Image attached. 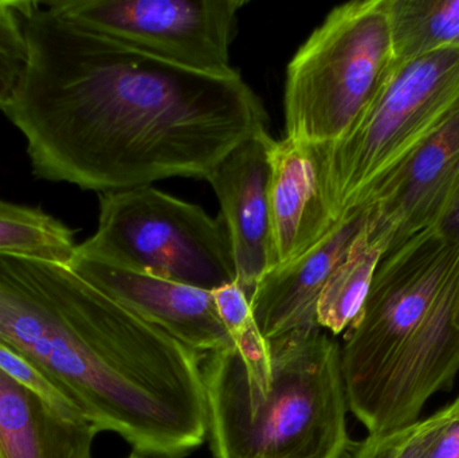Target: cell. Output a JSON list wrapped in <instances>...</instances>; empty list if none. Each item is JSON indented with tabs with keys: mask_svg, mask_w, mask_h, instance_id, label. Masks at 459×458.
Instances as JSON below:
<instances>
[{
	"mask_svg": "<svg viewBox=\"0 0 459 458\" xmlns=\"http://www.w3.org/2000/svg\"><path fill=\"white\" fill-rule=\"evenodd\" d=\"M26 30L29 64L3 112L26 139L38 179L100 194L206 180L232 148L267 129L264 104L238 72L161 61L48 3Z\"/></svg>",
	"mask_w": 459,
	"mask_h": 458,
	"instance_id": "cell-1",
	"label": "cell"
},
{
	"mask_svg": "<svg viewBox=\"0 0 459 458\" xmlns=\"http://www.w3.org/2000/svg\"><path fill=\"white\" fill-rule=\"evenodd\" d=\"M0 341L137 454L185 458L206 441L201 354L69 265L0 253Z\"/></svg>",
	"mask_w": 459,
	"mask_h": 458,
	"instance_id": "cell-2",
	"label": "cell"
},
{
	"mask_svg": "<svg viewBox=\"0 0 459 458\" xmlns=\"http://www.w3.org/2000/svg\"><path fill=\"white\" fill-rule=\"evenodd\" d=\"M347 331L340 355L353 416L368 435L420 421L459 373V245L431 229L385 253Z\"/></svg>",
	"mask_w": 459,
	"mask_h": 458,
	"instance_id": "cell-3",
	"label": "cell"
},
{
	"mask_svg": "<svg viewBox=\"0 0 459 458\" xmlns=\"http://www.w3.org/2000/svg\"><path fill=\"white\" fill-rule=\"evenodd\" d=\"M267 392L235 347L202 362L214 458H342L351 445L342 347L323 328L270 341Z\"/></svg>",
	"mask_w": 459,
	"mask_h": 458,
	"instance_id": "cell-4",
	"label": "cell"
},
{
	"mask_svg": "<svg viewBox=\"0 0 459 458\" xmlns=\"http://www.w3.org/2000/svg\"><path fill=\"white\" fill-rule=\"evenodd\" d=\"M394 69L388 0L337 5L286 67L285 137L336 144L358 124Z\"/></svg>",
	"mask_w": 459,
	"mask_h": 458,
	"instance_id": "cell-5",
	"label": "cell"
},
{
	"mask_svg": "<svg viewBox=\"0 0 459 458\" xmlns=\"http://www.w3.org/2000/svg\"><path fill=\"white\" fill-rule=\"evenodd\" d=\"M459 102V48L401 66L350 134L318 145L321 177L333 217L358 206L377 182L403 163Z\"/></svg>",
	"mask_w": 459,
	"mask_h": 458,
	"instance_id": "cell-6",
	"label": "cell"
},
{
	"mask_svg": "<svg viewBox=\"0 0 459 458\" xmlns=\"http://www.w3.org/2000/svg\"><path fill=\"white\" fill-rule=\"evenodd\" d=\"M77 253L212 292L237 280L223 218L152 185L100 194L96 233Z\"/></svg>",
	"mask_w": 459,
	"mask_h": 458,
	"instance_id": "cell-7",
	"label": "cell"
},
{
	"mask_svg": "<svg viewBox=\"0 0 459 458\" xmlns=\"http://www.w3.org/2000/svg\"><path fill=\"white\" fill-rule=\"evenodd\" d=\"M48 5L89 31L161 61L230 75V48L246 0H64Z\"/></svg>",
	"mask_w": 459,
	"mask_h": 458,
	"instance_id": "cell-8",
	"label": "cell"
},
{
	"mask_svg": "<svg viewBox=\"0 0 459 458\" xmlns=\"http://www.w3.org/2000/svg\"><path fill=\"white\" fill-rule=\"evenodd\" d=\"M459 193V102L417 150L367 194L368 233L385 249L436 229ZM361 202V203H363Z\"/></svg>",
	"mask_w": 459,
	"mask_h": 458,
	"instance_id": "cell-9",
	"label": "cell"
},
{
	"mask_svg": "<svg viewBox=\"0 0 459 458\" xmlns=\"http://www.w3.org/2000/svg\"><path fill=\"white\" fill-rule=\"evenodd\" d=\"M69 266L132 314L198 354L232 347L212 290L118 268L77 252Z\"/></svg>",
	"mask_w": 459,
	"mask_h": 458,
	"instance_id": "cell-10",
	"label": "cell"
},
{
	"mask_svg": "<svg viewBox=\"0 0 459 458\" xmlns=\"http://www.w3.org/2000/svg\"><path fill=\"white\" fill-rule=\"evenodd\" d=\"M368 220L367 202L347 210L315 246L259 280L250 304L267 341L320 327L317 304L321 292Z\"/></svg>",
	"mask_w": 459,
	"mask_h": 458,
	"instance_id": "cell-11",
	"label": "cell"
},
{
	"mask_svg": "<svg viewBox=\"0 0 459 458\" xmlns=\"http://www.w3.org/2000/svg\"><path fill=\"white\" fill-rule=\"evenodd\" d=\"M274 142L267 129L256 132L232 148L206 179L220 201L237 282L248 298L270 269L267 187Z\"/></svg>",
	"mask_w": 459,
	"mask_h": 458,
	"instance_id": "cell-12",
	"label": "cell"
},
{
	"mask_svg": "<svg viewBox=\"0 0 459 458\" xmlns=\"http://www.w3.org/2000/svg\"><path fill=\"white\" fill-rule=\"evenodd\" d=\"M270 269L315 246L336 222L321 177L318 145L283 137L270 152Z\"/></svg>",
	"mask_w": 459,
	"mask_h": 458,
	"instance_id": "cell-13",
	"label": "cell"
},
{
	"mask_svg": "<svg viewBox=\"0 0 459 458\" xmlns=\"http://www.w3.org/2000/svg\"><path fill=\"white\" fill-rule=\"evenodd\" d=\"M99 430L0 370V458H94Z\"/></svg>",
	"mask_w": 459,
	"mask_h": 458,
	"instance_id": "cell-14",
	"label": "cell"
},
{
	"mask_svg": "<svg viewBox=\"0 0 459 458\" xmlns=\"http://www.w3.org/2000/svg\"><path fill=\"white\" fill-rule=\"evenodd\" d=\"M385 249L368 233V223L329 277L317 304V323L333 335L344 333L360 314Z\"/></svg>",
	"mask_w": 459,
	"mask_h": 458,
	"instance_id": "cell-15",
	"label": "cell"
},
{
	"mask_svg": "<svg viewBox=\"0 0 459 458\" xmlns=\"http://www.w3.org/2000/svg\"><path fill=\"white\" fill-rule=\"evenodd\" d=\"M395 66L459 48V0H388Z\"/></svg>",
	"mask_w": 459,
	"mask_h": 458,
	"instance_id": "cell-16",
	"label": "cell"
},
{
	"mask_svg": "<svg viewBox=\"0 0 459 458\" xmlns=\"http://www.w3.org/2000/svg\"><path fill=\"white\" fill-rule=\"evenodd\" d=\"M77 246L74 231L53 215L0 199V253L69 265Z\"/></svg>",
	"mask_w": 459,
	"mask_h": 458,
	"instance_id": "cell-17",
	"label": "cell"
},
{
	"mask_svg": "<svg viewBox=\"0 0 459 458\" xmlns=\"http://www.w3.org/2000/svg\"><path fill=\"white\" fill-rule=\"evenodd\" d=\"M218 314L247 370L253 387L267 392L272 381V351L269 341L262 335L250 298L237 280L212 290Z\"/></svg>",
	"mask_w": 459,
	"mask_h": 458,
	"instance_id": "cell-18",
	"label": "cell"
},
{
	"mask_svg": "<svg viewBox=\"0 0 459 458\" xmlns=\"http://www.w3.org/2000/svg\"><path fill=\"white\" fill-rule=\"evenodd\" d=\"M37 2L0 0V109L13 99L29 64L27 19Z\"/></svg>",
	"mask_w": 459,
	"mask_h": 458,
	"instance_id": "cell-19",
	"label": "cell"
},
{
	"mask_svg": "<svg viewBox=\"0 0 459 458\" xmlns=\"http://www.w3.org/2000/svg\"><path fill=\"white\" fill-rule=\"evenodd\" d=\"M450 416V405L410 427L368 435L351 458H422Z\"/></svg>",
	"mask_w": 459,
	"mask_h": 458,
	"instance_id": "cell-20",
	"label": "cell"
},
{
	"mask_svg": "<svg viewBox=\"0 0 459 458\" xmlns=\"http://www.w3.org/2000/svg\"><path fill=\"white\" fill-rule=\"evenodd\" d=\"M0 370L23 386L29 387L32 392L42 395L50 402L62 406V408H72L77 410L32 363H30L23 355L19 354L15 349L3 341H0Z\"/></svg>",
	"mask_w": 459,
	"mask_h": 458,
	"instance_id": "cell-21",
	"label": "cell"
},
{
	"mask_svg": "<svg viewBox=\"0 0 459 458\" xmlns=\"http://www.w3.org/2000/svg\"><path fill=\"white\" fill-rule=\"evenodd\" d=\"M422 458H459V397L450 403V416Z\"/></svg>",
	"mask_w": 459,
	"mask_h": 458,
	"instance_id": "cell-22",
	"label": "cell"
},
{
	"mask_svg": "<svg viewBox=\"0 0 459 458\" xmlns=\"http://www.w3.org/2000/svg\"><path fill=\"white\" fill-rule=\"evenodd\" d=\"M436 230L445 238L459 245V193L449 212L445 214L441 222L437 226Z\"/></svg>",
	"mask_w": 459,
	"mask_h": 458,
	"instance_id": "cell-23",
	"label": "cell"
},
{
	"mask_svg": "<svg viewBox=\"0 0 459 458\" xmlns=\"http://www.w3.org/2000/svg\"><path fill=\"white\" fill-rule=\"evenodd\" d=\"M128 458H152V457L144 456V454H137V452H134V454H132L131 456H129Z\"/></svg>",
	"mask_w": 459,
	"mask_h": 458,
	"instance_id": "cell-24",
	"label": "cell"
}]
</instances>
